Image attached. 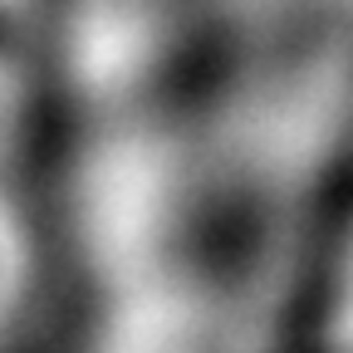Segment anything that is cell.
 Instances as JSON below:
<instances>
[{
    "label": "cell",
    "instance_id": "6da1fadb",
    "mask_svg": "<svg viewBox=\"0 0 353 353\" xmlns=\"http://www.w3.org/2000/svg\"><path fill=\"white\" fill-rule=\"evenodd\" d=\"M34 83V353H226L231 187L201 0H20Z\"/></svg>",
    "mask_w": 353,
    "mask_h": 353
},
{
    "label": "cell",
    "instance_id": "7a4b0ae2",
    "mask_svg": "<svg viewBox=\"0 0 353 353\" xmlns=\"http://www.w3.org/2000/svg\"><path fill=\"white\" fill-rule=\"evenodd\" d=\"M285 353H353V103L334 148L319 226L290 309Z\"/></svg>",
    "mask_w": 353,
    "mask_h": 353
},
{
    "label": "cell",
    "instance_id": "3957f363",
    "mask_svg": "<svg viewBox=\"0 0 353 353\" xmlns=\"http://www.w3.org/2000/svg\"><path fill=\"white\" fill-rule=\"evenodd\" d=\"M20 44V0H0V54H15Z\"/></svg>",
    "mask_w": 353,
    "mask_h": 353
}]
</instances>
